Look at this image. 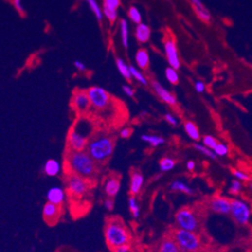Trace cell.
Listing matches in <instances>:
<instances>
[{
  "instance_id": "cell-1",
  "label": "cell",
  "mask_w": 252,
  "mask_h": 252,
  "mask_svg": "<svg viewBox=\"0 0 252 252\" xmlns=\"http://www.w3.org/2000/svg\"><path fill=\"white\" fill-rule=\"evenodd\" d=\"M66 164L69 173L81 176L89 181L96 179L98 175V164L89 155L87 151H70L66 156Z\"/></svg>"
},
{
  "instance_id": "cell-2",
  "label": "cell",
  "mask_w": 252,
  "mask_h": 252,
  "mask_svg": "<svg viewBox=\"0 0 252 252\" xmlns=\"http://www.w3.org/2000/svg\"><path fill=\"white\" fill-rule=\"evenodd\" d=\"M105 238L108 248H115L130 245L132 242V234L123 220L118 216H109L105 224Z\"/></svg>"
},
{
  "instance_id": "cell-3",
  "label": "cell",
  "mask_w": 252,
  "mask_h": 252,
  "mask_svg": "<svg viewBox=\"0 0 252 252\" xmlns=\"http://www.w3.org/2000/svg\"><path fill=\"white\" fill-rule=\"evenodd\" d=\"M115 149L114 138L105 133L93 134L86 151L97 164H105L111 158Z\"/></svg>"
},
{
  "instance_id": "cell-4",
  "label": "cell",
  "mask_w": 252,
  "mask_h": 252,
  "mask_svg": "<svg viewBox=\"0 0 252 252\" xmlns=\"http://www.w3.org/2000/svg\"><path fill=\"white\" fill-rule=\"evenodd\" d=\"M93 135L92 123L87 118H80L68 135V148L70 151H86L90 139Z\"/></svg>"
},
{
  "instance_id": "cell-5",
  "label": "cell",
  "mask_w": 252,
  "mask_h": 252,
  "mask_svg": "<svg viewBox=\"0 0 252 252\" xmlns=\"http://www.w3.org/2000/svg\"><path fill=\"white\" fill-rule=\"evenodd\" d=\"M171 237L175 240L182 252H199L202 249V241L198 233L183 229H173Z\"/></svg>"
},
{
  "instance_id": "cell-6",
  "label": "cell",
  "mask_w": 252,
  "mask_h": 252,
  "mask_svg": "<svg viewBox=\"0 0 252 252\" xmlns=\"http://www.w3.org/2000/svg\"><path fill=\"white\" fill-rule=\"evenodd\" d=\"M66 192L71 199H84L91 190V181L69 173L66 177Z\"/></svg>"
},
{
  "instance_id": "cell-7",
  "label": "cell",
  "mask_w": 252,
  "mask_h": 252,
  "mask_svg": "<svg viewBox=\"0 0 252 252\" xmlns=\"http://www.w3.org/2000/svg\"><path fill=\"white\" fill-rule=\"evenodd\" d=\"M175 224L177 228L196 232L201 229V220L197 212L191 207H182L175 214Z\"/></svg>"
},
{
  "instance_id": "cell-8",
  "label": "cell",
  "mask_w": 252,
  "mask_h": 252,
  "mask_svg": "<svg viewBox=\"0 0 252 252\" xmlns=\"http://www.w3.org/2000/svg\"><path fill=\"white\" fill-rule=\"evenodd\" d=\"M90 101V106L97 111H106L111 108L112 97L101 87H91L87 90Z\"/></svg>"
},
{
  "instance_id": "cell-9",
  "label": "cell",
  "mask_w": 252,
  "mask_h": 252,
  "mask_svg": "<svg viewBox=\"0 0 252 252\" xmlns=\"http://www.w3.org/2000/svg\"><path fill=\"white\" fill-rule=\"evenodd\" d=\"M234 221L239 225H247L250 221L252 210L249 204L241 199H232L229 214Z\"/></svg>"
},
{
  "instance_id": "cell-10",
  "label": "cell",
  "mask_w": 252,
  "mask_h": 252,
  "mask_svg": "<svg viewBox=\"0 0 252 252\" xmlns=\"http://www.w3.org/2000/svg\"><path fill=\"white\" fill-rule=\"evenodd\" d=\"M210 210L218 215H229L231 208V199L222 195H215L209 201Z\"/></svg>"
},
{
  "instance_id": "cell-11",
  "label": "cell",
  "mask_w": 252,
  "mask_h": 252,
  "mask_svg": "<svg viewBox=\"0 0 252 252\" xmlns=\"http://www.w3.org/2000/svg\"><path fill=\"white\" fill-rule=\"evenodd\" d=\"M62 215V206L46 202L42 209V217L44 221L49 225H55Z\"/></svg>"
},
{
  "instance_id": "cell-12",
  "label": "cell",
  "mask_w": 252,
  "mask_h": 252,
  "mask_svg": "<svg viewBox=\"0 0 252 252\" xmlns=\"http://www.w3.org/2000/svg\"><path fill=\"white\" fill-rule=\"evenodd\" d=\"M164 49H165V54L168 59V62L170 65V68L174 69V70H179L181 68V61H180V57L178 54V49L177 45L175 43L174 40L172 39H168L165 41L164 44Z\"/></svg>"
},
{
  "instance_id": "cell-13",
  "label": "cell",
  "mask_w": 252,
  "mask_h": 252,
  "mask_svg": "<svg viewBox=\"0 0 252 252\" xmlns=\"http://www.w3.org/2000/svg\"><path fill=\"white\" fill-rule=\"evenodd\" d=\"M72 107L78 114H85L91 108L89 94L85 90H76L72 97Z\"/></svg>"
},
{
  "instance_id": "cell-14",
  "label": "cell",
  "mask_w": 252,
  "mask_h": 252,
  "mask_svg": "<svg viewBox=\"0 0 252 252\" xmlns=\"http://www.w3.org/2000/svg\"><path fill=\"white\" fill-rule=\"evenodd\" d=\"M121 188V178L114 175L108 177L104 182V192L107 197L115 198Z\"/></svg>"
},
{
  "instance_id": "cell-15",
  "label": "cell",
  "mask_w": 252,
  "mask_h": 252,
  "mask_svg": "<svg viewBox=\"0 0 252 252\" xmlns=\"http://www.w3.org/2000/svg\"><path fill=\"white\" fill-rule=\"evenodd\" d=\"M152 87L157 96H158L164 103L171 106H175L177 104V99L174 94L168 91L164 87L161 86V84H159L158 82H153Z\"/></svg>"
},
{
  "instance_id": "cell-16",
  "label": "cell",
  "mask_w": 252,
  "mask_h": 252,
  "mask_svg": "<svg viewBox=\"0 0 252 252\" xmlns=\"http://www.w3.org/2000/svg\"><path fill=\"white\" fill-rule=\"evenodd\" d=\"M66 191L60 187H53L51 188L46 194L47 202L55 204V205L62 206L66 200Z\"/></svg>"
},
{
  "instance_id": "cell-17",
  "label": "cell",
  "mask_w": 252,
  "mask_h": 252,
  "mask_svg": "<svg viewBox=\"0 0 252 252\" xmlns=\"http://www.w3.org/2000/svg\"><path fill=\"white\" fill-rule=\"evenodd\" d=\"M144 185V176L141 171H133L131 173V181H130V194L133 196H137L143 188Z\"/></svg>"
},
{
  "instance_id": "cell-18",
  "label": "cell",
  "mask_w": 252,
  "mask_h": 252,
  "mask_svg": "<svg viewBox=\"0 0 252 252\" xmlns=\"http://www.w3.org/2000/svg\"><path fill=\"white\" fill-rule=\"evenodd\" d=\"M191 4L194 8V11L197 15V18L205 23H209L211 21V13L209 10L203 4L201 0H190Z\"/></svg>"
},
{
  "instance_id": "cell-19",
  "label": "cell",
  "mask_w": 252,
  "mask_h": 252,
  "mask_svg": "<svg viewBox=\"0 0 252 252\" xmlns=\"http://www.w3.org/2000/svg\"><path fill=\"white\" fill-rule=\"evenodd\" d=\"M158 252H182L171 236H166L164 237L158 246Z\"/></svg>"
},
{
  "instance_id": "cell-20",
  "label": "cell",
  "mask_w": 252,
  "mask_h": 252,
  "mask_svg": "<svg viewBox=\"0 0 252 252\" xmlns=\"http://www.w3.org/2000/svg\"><path fill=\"white\" fill-rule=\"evenodd\" d=\"M135 35L140 43H146L151 37V28L147 24L141 22L136 27Z\"/></svg>"
},
{
  "instance_id": "cell-21",
  "label": "cell",
  "mask_w": 252,
  "mask_h": 252,
  "mask_svg": "<svg viewBox=\"0 0 252 252\" xmlns=\"http://www.w3.org/2000/svg\"><path fill=\"white\" fill-rule=\"evenodd\" d=\"M170 190L174 191V192H181L188 196H193L195 194V191L192 187H190L180 180H176L174 182H172L170 185Z\"/></svg>"
},
{
  "instance_id": "cell-22",
  "label": "cell",
  "mask_w": 252,
  "mask_h": 252,
  "mask_svg": "<svg viewBox=\"0 0 252 252\" xmlns=\"http://www.w3.org/2000/svg\"><path fill=\"white\" fill-rule=\"evenodd\" d=\"M43 172H44V174L47 176L54 177L59 174L60 165L56 160L50 159L45 162V164L43 166Z\"/></svg>"
},
{
  "instance_id": "cell-23",
  "label": "cell",
  "mask_w": 252,
  "mask_h": 252,
  "mask_svg": "<svg viewBox=\"0 0 252 252\" xmlns=\"http://www.w3.org/2000/svg\"><path fill=\"white\" fill-rule=\"evenodd\" d=\"M136 62L137 66L141 70H147L150 66V56L146 50H139L136 54Z\"/></svg>"
},
{
  "instance_id": "cell-24",
  "label": "cell",
  "mask_w": 252,
  "mask_h": 252,
  "mask_svg": "<svg viewBox=\"0 0 252 252\" xmlns=\"http://www.w3.org/2000/svg\"><path fill=\"white\" fill-rule=\"evenodd\" d=\"M184 129H185V132L186 134L190 137L193 141H199L201 136H200V132H199V129L197 128V126L192 123V122H186L184 124Z\"/></svg>"
},
{
  "instance_id": "cell-25",
  "label": "cell",
  "mask_w": 252,
  "mask_h": 252,
  "mask_svg": "<svg viewBox=\"0 0 252 252\" xmlns=\"http://www.w3.org/2000/svg\"><path fill=\"white\" fill-rule=\"evenodd\" d=\"M120 31H121V39L124 47L129 46V23L126 19H121L120 21Z\"/></svg>"
},
{
  "instance_id": "cell-26",
  "label": "cell",
  "mask_w": 252,
  "mask_h": 252,
  "mask_svg": "<svg viewBox=\"0 0 252 252\" xmlns=\"http://www.w3.org/2000/svg\"><path fill=\"white\" fill-rule=\"evenodd\" d=\"M141 139L152 147H159L165 143V139L157 135H142Z\"/></svg>"
},
{
  "instance_id": "cell-27",
  "label": "cell",
  "mask_w": 252,
  "mask_h": 252,
  "mask_svg": "<svg viewBox=\"0 0 252 252\" xmlns=\"http://www.w3.org/2000/svg\"><path fill=\"white\" fill-rule=\"evenodd\" d=\"M116 65H117V68H118L120 73L126 78V80L131 81L132 75H131V72H130V67L126 64V61H124V59L118 57L116 59Z\"/></svg>"
},
{
  "instance_id": "cell-28",
  "label": "cell",
  "mask_w": 252,
  "mask_h": 252,
  "mask_svg": "<svg viewBox=\"0 0 252 252\" xmlns=\"http://www.w3.org/2000/svg\"><path fill=\"white\" fill-rule=\"evenodd\" d=\"M85 1L88 3V5L91 9V11L94 13V15H96L97 19L101 22L104 18V13H103V9L100 7L99 3L96 1V0H85Z\"/></svg>"
},
{
  "instance_id": "cell-29",
  "label": "cell",
  "mask_w": 252,
  "mask_h": 252,
  "mask_svg": "<svg viewBox=\"0 0 252 252\" xmlns=\"http://www.w3.org/2000/svg\"><path fill=\"white\" fill-rule=\"evenodd\" d=\"M130 67V72H131V75L133 78H135V80L140 83L141 85L143 86H147L148 85V80L146 78V76L142 73V72H140L137 68L133 67V66H129Z\"/></svg>"
},
{
  "instance_id": "cell-30",
  "label": "cell",
  "mask_w": 252,
  "mask_h": 252,
  "mask_svg": "<svg viewBox=\"0 0 252 252\" xmlns=\"http://www.w3.org/2000/svg\"><path fill=\"white\" fill-rule=\"evenodd\" d=\"M176 165L175 160H173L172 158H169V157H165V158H162L159 162V167L161 172H169L171 170L174 169Z\"/></svg>"
},
{
  "instance_id": "cell-31",
  "label": "cell",
  "mask_w": 252,
  "mask_h": 252,
  "mask_svg": "<svg viewBox=\"0 0 252 252\" xmlns=\"http://www.w3.org/2000/svg\"><path fill=\"white\" fill-rule=\"evenodd\" d=\"M129 209H130V212L135 219H137L140 216V207H139V204H138L136 196L130 195V197H129Z\"/></svg>"
},
{
  "instance_id": "cell-32",
  "label": "cell",
  "mask_w": 252,
  "mask_h": 252,
  "mask_svg": "<svg viewBox=\"0 0 252 252\" xmlns=\"http://www.w3.org/2000/svg\"><path fill=\"white\" fill-rule=\"evenodd\" d=\"M166 78L172 84V85H177L179 83V75L176 70L172 68H167L165 71Z\"/></svg>"
},
{
  "instance_id": "cell-33",
  "label": "cell",
  "mask_w": 252,
  "mask_h": 252,
  "mask_svg": "<svg viewBox=\"0 0 252 252\" xmlns=\"http://www.w3.org/2000/svg\"><path fill=\"white\" fill-rule=\"evenodd\" d=\"M242 182L239 181V180H232L231 183H230V186H229V193L231 195H234V196H237L240 194V192L242 191Z\"/></svg>"
},
{
  "instance_id": "cell-34",
  "label": "cell",
  "mask_w": 252,
  "mask_h": 252,
  "mask_svg": "<svg viewBox=\"0 0 252 252\" xmlns=\"http://www.w3.org/2000/svg\"><path fill=\"white\" fill-rule=\"evenodd\" d=\"M193 147H194L197 151H199L201 154H203L204 156L208 157V158H210V159H216V158H217V156H216V154L214 153V151L211 150V149H209V148H207V147H205L204 145L194 144Z\"/></svg>"
},
{
  "instance_id": "cell-35",
  "label": "cell",
  "mask_w": 252,
  "mask_h": 252,
  "mask_svg": "<svg viewBox=\"0 0 252 252\" xmlns=\"http://www.w3.org/2000/svg\"><path fill=\"white\" fill-rule=\"evenodd\" d=\"M129 18L130 19L137 23V24H140L141 21H142V15L139 11V9L136 7V6H131L130 9H129Z\"/></svg>"
},
{
  "instance_id": "cell-36",
  "label": "cell",
  "mask_w": 252,
  "mask_h": 252,
  "mask_svg": "<svg viewBox=\"0 0 252 252\" xmlns=\"http://www.w3.org/2000/svg\"><path fill=\"white\" fill-rule=\"evenodd\" d=\"M103 13L105 17L108 19L109 22H114L116 21L117 18H118V10H114L111 8H108L106 6H103Z\"/></svg>"
},
{
  "instance_id": "cell-37",
  "label": "cell",
  "mask_w": 252,
  "mask_h": 252,
  "mask_svg": "<svg viewBox=\"0 0 252 252\" xmlns=\"http://www.w3.org/2000/svg\"><path fill=\"white\" fill-rule=\"evenodd\" d=\"M218 144H219V142L217 141V139L212 136L207 135L203 138V145L211 150H214Z\"/></svg>"
},
{
  "instance_id": "cell-38",
  "label": "cell",
  "mask_w": 252,
  "mask_h": 252,
  "mask_svg": "<svg viewBox=\"0 0 252 252\" xmlns=\"http://www.w3.org/2000/svg\"><path fill=\"white\" fill-rule=\"evenodd\" d=\"M213 151L217 157H225L229 153V148L227 145H225L223 143H219Z\"/></svg>"
},
{
  "instance_id": "cell-39",
  "label": "cell",
  "mask_w": 252,
  "mask_h": 252,
  "mask_svg": "<svg viewBox=\"0 0 252 252\" xmlns=\"http://www.w3.org/2000/svg\"><path fill=\"white\" fill-rule=\"evenodd\" d=\"M232 175L234 176V178L236 180H239L241 182H247L250 180V177L248 174H246L245 172L237 170V169H233L232 170Z\"/></svg>"
},
{
  "instance_id": "cell-40",
  "label": "cell",
  "mask_w": 252,
  "mask_h": 252,
  "mask_svg": "<svg viewBox=\"0 0 252 252\" xmlns=\"http://www.w3.org/2000/svg\"><path fill=\"white\" fill-rule=\"evenodd\" d=\"M120 5H121V0H104V6L108 8L118 10Z\"/></svg>"
},
{
  "instance_id": "cell-41",
  "label": "cell",
  "mask_w": 252,
  "mask_h": 252,
  "mask_svg": "<svg viewBox=\"0 0 252 252\" xmlns=\"http://www.w3.org/2000/svg\"><path fill=\"white\" fill-rule=\"evenodd\" d=\"M104 206H105V208L108 211H112L114 209V207H115V200H114V198L107 197L104 200Z\"/></svg>"
},
{
  "instance_id": "cell-42",
  "label": "cell",
  "mask_w": 252,
  "mask_h": 252,
  "mask_svg": "<svg viewBox=\"0 0 252 252\" xmlns=\"http://www.w3.org/2000/svg\"><path fill=\"white\" fill-rule=\"evenodd\" d=\"M165 120L172 126H174V127H176V126H178V120L173 116L171 114H166L165 115Z\"/></svg>"
},
{
  "instance_id": "cell-43",
  "label": "cell",
  "mask_w": 252,
  "mask_h": 252,
  "mask_svg": "<svg viewBox=\"0 0 252 252\" xmlns=\"http://www.w3.org/2000/svg\"><path fill=\"white\" fill-rule=\"evenodd\" d=\"M122 89H123L124 92H125L126 94H127V96H129V97H134L135 90H134V89H133L131 86H129V85H124Z\"/></svg>"
},
{
  "instance_id": "cell-44",
  "label": "cell",
  "mask_w": 252,
  "mask_h": 252,
  "mask_svg": "<svg viewBox=\"0 0 252 252\" xmlns=\"http://www.w3.org/2000/svg\"><path fill=\"white\" fill-rule=\"evenodd\" d=\"M112 252H134V250L131 247V245H125V246H121L113 249Z\"/></svg>"
},
{
  "instance_id": "cell-45",
  "label": "cell",
  "mask_w": 252,
  "mask_h": 252,
  "mask_svg": "<svg viewBox=\"0 0 252 252\" xmlns=\"http://www.w3.org/2000/svg\"><path fill=\"white\" fill-rule=\"evenodd\" d=\"M132 133H133V130H132V129H130V128H124V129L121 131L120 136H121L122 138H124V139H128V138L131 137Z\"/></svg>"
},
{
  "instance_id": "cell-46",
  "label": "cell",
  "mask_w": 252,
  "mask_h": 252,
  "mask_svg": "<svg viewBox=\"0 0 252 252\" xmlns=\"http://www.w3.org/2000/svg\"><path fill=\"white\" fill-rule=\"evenodd\" d=\"M13 5L14 7L17 8V10L21 13V14H24V8L22 6V3H21V0H13Z\"/></svg>"
},
{
  "instance_id": "cell-47",
  "label": "cell",
  "mask_w": 252,
  "mask_h": 252,
  "mask_svg": "<svg viewBox=\"0 0 252 252\" xmlns=\"http://www.w3.org/2000/svg\"><path fill=\"white\" fill-rule=\"evenodd\" d=\"M73 65H74V67H75V69H76L77 71H80V72H85V71H87V66L84 64L83 61H81V60H75Z\"/></svg>"
},
{
  "instance_id": "cell-48",
  "label": "cell",
  "mask_w": 252,
  "mask_h": 252,
  "mask_svg": "<svg viewBox=\"0 0 252 252\" xmlns=\"http://www.w3.org/2000/svg\"><path fill=\"white\" fill-rule=\"evenodd\" d=\"M194 87H195V90L197 92H203L204 90H205V85H204V83H202V82H196Z\"/></svg>"
},
{
  "instance_id": "cell-49",
  "label": "cell",
  "mask_w": 252,
  "mask_h": 252,
  "mask_svg": "<svg viewBox=\"0 0 252 252\" xmlns=\"http://www.w3.org/2000/svg\"><path fill=\"white\" fill-rule=\"evenodd\" d=\"M186 167H187V169H188L189 171H194V170H195V167H196V164H195L194 161L190 160V161L187 162Z\"/></svg>"
},
{
  "instance_id": "cell-50",
  "label": "cell",
  "mask_w": 252,
  "mask_h": 252,
  "mask_svg": "<svg viewBox=\"0 0 252 252\" xmlns=\"http://www.w3.org/2000/svg\"><path fill=\"white\" fill-rule=\"evenodd\" d=\"M249 188H250V190L252 191V183H250V185H249Z\"/></svg>"
}]
</instances>
